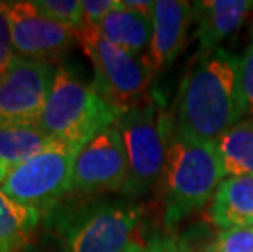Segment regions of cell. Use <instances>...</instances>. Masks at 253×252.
<instances>
[{"instance_id":"6da1fadb","label":"cell","mask_w":253,"mask_h":252,"mask_svg":"<svg viewBox=\"0 0 253 252\" xmlns=\"http://www.w3.org/2000/svg\"><path fill=\"white\" fill-rule=\"evenodd\" d=\"M247 113L240 87V59L219 48L199 57L176 99L175 130L196 141H216Z\"/></svg>"},{"instance_id":"7a4b0ae2","label":"cell","mask_w":253,"mask_h":252,"mask_svg":"<svg viewBox=\"0 0 253 252\" xmlns=\"http://www.w3.org/2000/svg\"><path fill=\"white\" fill-rule=\"evenodd\" d=\"M164 177L165 224L175 226L212 200L225 175L214 141L183 136L171 123Z\"/></svg>"},{"instance_id":"3957f363","label":"cell","mask_w":253,"mask_h":252,"mask_svg":"<svg viewBox=\"0 0 253 252\" xmlns=\"http://www.w3.org/2000/svg\"><path fill=\"white\" fill-rule=\"evenodd\" d=\"M121 115L93 85L66 67H57L40 125L57 143L84 148L98 133L115 126Z\"/></svg>"},{"instance_id":"277c9868","label":"cell","mask_w":253,"mask_h":252,"mask_svg":"<svg viewBox=\"0 0 253 252\" xmlns=\"http://www.w3.org/2000/svg\"><path fill=\"white\" fill-rule=\"evenodd\" d=\"M171 120L150 97L144 105L125 111L116 128L125 141L129 179L125 194L144 195L165 172Z\"/></svg>"},{"instance_id":"5b68a950","label":"cell","mask_w":253,"mask_h":252,"mask_svg":"<svg viewBox=\"0 0 253 252\" xmlns=\"http://www.w3.org/2000/svg\"><path fill=\"white\" fill-rule=\"evenodd\" d=\"M77 41L93 66V89L121 113L144 105L152 97L149 92L150 74L142 57L111 45L98 28L82 25Z\"/></svg>"},{"instance_id":"8992f818","label":"cell","mask_w":253,"mask_h":252,"mask_svg":"<svg viewBox=\"0 0 253 252\" xmlns=\"http://www.w3.org/2000/svg\"><path fill=\"white\" fill-rule=\"evenodd\" d=\"M82 148L61 144L10 170L0 187L20 205L42 211L72 190L74 167Z\"/></svg>"},{"instance_id":"52a82bcc","label":"cell","mask_w":253,"mask_h":252,"mask_svg":"<svg viewBox=\"0 0 253 252\" xmlns=\"http://www.w3.org/2000/svg\"><path fill=\"white\" fill-rule=\"evenodd\" d=\"M141 219L142 208L136 205H91L69 223V252H127L144 239Z\"/></svg>"},{"instance_id":"ba28073f","label":"cell","mask_w":253,"mask_h":252,"mask_svg":"<svg viewBox=\"0 0 253 252\" xmlns=\"http://www.w3.org/2000/svg\"><path fill=\"white\" fill-rule=\"evenodd\" d=\"M57 66L15 56L0 80V128L40 125Z\"/></svg>"},{"instance_id":"9c48e42d","label":"cell","mask_w":253,"mask_h":252,"mask_svg":"<svg viewBox=\"0 0 253 252\" xmlns=\"http://www.w3.org/2000/svg\"><path fill=\"white\" fill-rule=\"evenodd\" d=\"M129 162L125 141L116 125L98 133L79 152L74 167L72 190L84 195L125 192Z\"/></svg>"},{"instance_id":"30bf717a","label":"cell","mask_w":253,"mask_h":252,"mask_svg":"<svg viewBox=\"0 0 253 252\" xmlns=\"http://www.w3.org/2000/svg\"><path fill=\"white\" fill-rule=\"evenodd\" d=\"M8 21L15 56L23 59L54 64L77 41V31L46 18L35 2H8Z\"/></svg>"},{"instance_id":"8fae6325","label":"cell","mask_w":253,"mask_h":252,"mask_svg":"<svg viewBox=\"0 0 253 252\" xmlns=\"http://www.w3.org/2000/svg\"><path fill=\"white\" fill-rule=\"evenodd\" d=\"M193 18V5L181 0H157L154 3L152 40L142 62L150 77L167 71L186 43V30Z\"/></svg>"},{"instance_id":"7c38bea8","label":"cell","mask_w":253,"mask_h":252,"mask_svg":"<svg viewBox=\"0 0 253 252\" xmlns=\"http://www.w3.org/2000/svg\"><path fill=\"white\" fill-rule=\"evenodd\" d=\"M252 8V0H203L193 3V18L198 21L199 57L219 50L220 43L240 28Z\"/></svg>"},{"instance_id":"4fadbf2b","label":"cell","mask_w":253,"mask_h":252,"mask_svg":"<svg viewBox=\"0 0 253 252\" xmlns=\"http://www.w3.org/2000/svg\"><path fill=\"white\" fill-rule=\"evenodd\" d=\"M212 224L225 229L253 228V175L222 180L208 210Z\"/></svg>"},{"instance_id":"5bb4252c","label":"cell","mask_w":253,"mask_h":252,"mask_svg":"<svg viewBox=\"0 0 253 252\" xmlns=\"http://www.w3.org/2000/svg\"><path fill=\"white\" fill-rule=\"evenodd\" d=\"M98 30L111 45L132 56L142 57L152 40V13L131 10L123 3V0H118L116 8L105 18Z\"/></svg>"},{"instance_id":"9a60e30c","label":"cell","mask_w":253,"mask_h":252,"mask_svg":"<svg viewBox=\"0 0 253 252\" xmlns=\"http://www.w3.org/2000/svg\"><path fill=\"white\" fill-rule=\"evenodd\" d=\"M61 144L62 143H57L47 135L41 125H13L0 128V159L12 169Z\"/></svg>"},{"instance_id":"2e32d148","label":"cell","mask_w":253,"mask_h":252,"mask_svg":"<svg viewBox=\"0 0 253 252\" xmlns=\"http://www.w3.org/2000/svg\"><path fill=\"white\" fill-rule=\"evenodd\" d=\"M224 175H253V118L240 120L214 141Z\"/></svg>"},{"instance_id":"e0dca14e","label":"cell","mask_w":253,"mask_h":252,"mask_svg":"<svg viewBox=\"0 0 253 252\" xmlns=\"http://www.w3.org/2000/svg\"><path fill=\"white\" fill-rule=\"evenodd\" d=\"M41 213L20 205L0 190V252H26Z\"/></svg>"},{"instance_id":"ac0fdd59","label":"cell","mask_w":253,"mask_h":252,"mask_svg":"<svg viewBox=\"0 0 253 252\" xmlns=\"http://www.w3.org/2000/svg\"><path fill=\"white\" fill-rule=\"evenodd\" d=\"M35 5L46 18L66 28L77 31L84 23V8L80 0H36Z\"/></svg>"},{"instance_id":"d6986e66","label":"cell","mask_w":253,"mask_h":252,"mask_svg":"<svg viewBox=\"0 0 253 252\" xmlns=\"http://www.w3.org/2000/svg\"><path fill=\"white\" fill-rule=\"evenodd\" d=\"M206 252H253V228L220 231Z\"/></svg>"},{"instance_id":"ffe728a7","label":"cell","mask_w":253,"mask_h":252,"mask_svg":"<svg viewBox=\"0 0 253 252\" xmlns=\"http://www.w3.org/2000/svg\"><path fill=\"white\" fill-rule=\"evenodd\" d=\"M13 57L15 51L12 45V33H10L8 2L0 0V80L3 79L5 72L8 71Z\"/></svg>"},{"instance_id":"44dd1931","label":"cell","mask_w":253,"mask_h":252,"mask_svg":"<svg viewBox=\"0 0 253 252\" xmlns=\"http://www.w3.org/2000/svg\"><path fill=\"white\" fill-rule=\"evenodd\" d=\"M240 87L245 99L247 113L253 115V33L250 45L240 59Z\"/></svg>"},{"instance_id":"7402d4cb","label":"cell","mask_w":253,"mask_h":252,"mask_svg":"<svg viewBox=\"0 0 253 252\" xmlns=\"http://www.w3.org/2000/svg\"><path fill=\"white\" fill-rule=\"evenodd\" d=\"M118 0H84V23L91 28H100L105 18L116 8Z\"/></svg>"},{"instance_id":"603a6c76","label":"cell","mask_w":253,"mask_h":252,"mask_svg":"<svg viewBox=\"0 0 253 252\" xmlns=\"http://www.w3.org/2000/svg\"><path fill=\"white\" fill-rule=\"evenodd\" d=\"M127 252H180L175 239L171 238H154L142 239Z\"/></svg>"},{"instance_id":"cb8c5ba5","label":"cell","mask_w":253,"mask_h":252,"mask_svg":"<svg viewBox=\"0 0 253 252\" xmlns=\"http://www.w3.org/2000/svg\"><path fill=\"white\" fill-rule=\"evenodd\" d=\"M123 3L131 10H137V12H144V13H152L155 2H149V0H123Z\"/></svg>"},{"instance_id":"d4e9b609","label":"cell","mask_w":253,"mask_h":252,"mask_svg":"<svg viewBox=\"0 0 253 252\" xmlns=\"http://www.w3.org/2000/svg\"><path fill=\"white\" fill-rule=\"evenodd\" d=\"M10 170H12V167H10V165H7L2 159H0V184H3V182H5L7 175L10 174Z\"/></svg>"}]
</instances>
